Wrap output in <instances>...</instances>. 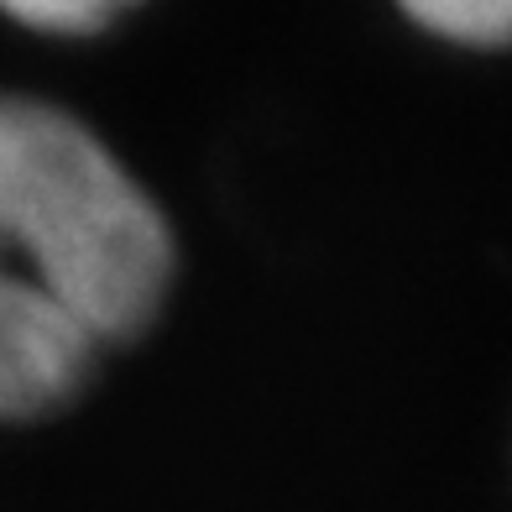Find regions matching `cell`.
<instances>
[{
  "instance_id": "1",
  "label": "cell",
  "mask_w": 512,
  "mask_h": 512,
  "mask_svg": "<svg viewBox=\"0 0 512 512\" xmlns=\"http://www.w3.org/2000/svg\"><path fill=\"white\" fill-rule=\"evenodd\" d=\"M168 283V225L100 136L53 105L0 100V418L68 403Z\"/></svg>"
},
{
  "instance_id": "2",
  "label": "cell",
  "mask_w": 512,
  "mask_h": 512,
  "mask_svg": "<svg viewBox=\"0 0 512 512\" xmlns=\"http://www.w3.org/2000/svg\"><path fill=\"white\" fill-rule=\"evenodd\" d=\"M434 37L460 48H507L512 42V0H398Z\"/></svg>"
},
{
  "instance_id": "3",
  "label": "cell",
  "mask_w": 512,
  "mask_h": 512,
  "mask_svg": "<svg viewBox=\"0 0 512 512\" xmlns=\"http://www.w3.org/2000/svg\"><path fill=\"white\" fill-rule=\"evenodd\" d=\"M136 0H0V11L37 32H100Z\"/></svg>"
}]
</instances>
